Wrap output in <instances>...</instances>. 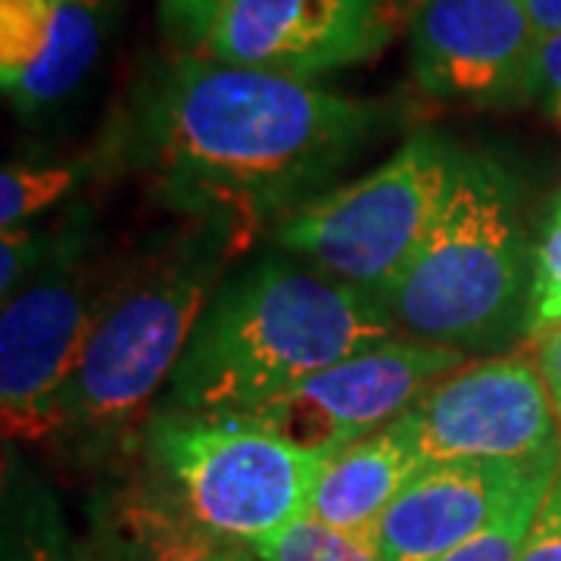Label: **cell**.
<instances>
[{
  "label": "cell",
  "mask_w": 561,
  "mask_h": 561,
  "mask_svg": "<svg viewBox=\"0 0 561 561\" xmlns=\"http://www.w3.org/2000/svg\"><path fill=\"white\" fill-rule=\"evenodd\" d=\"M383 119L316 79L184 54L135 91L119 147L162 206L241 238L324 194Z\"/></svg>",
  "instance_id": "obj_1"
},
{
  "label": "cell",
  "mask_w": 561,
  "mask_h": 561,
  "mask_svg": "<svg viewBox=\"0 0 561 561\" xmlns=\"http://www.w3.org/2000/svg\"><path fill=\"white\" fill-rule=\"evenodd\" d=\"M397 337L400 324L371 294L309 265L262 260L206 302L160 409L243 415Z\"/></svg>",
  "instance_id": "obj_2"
},
{
  "label": "cell",
  "mask_w": 561,
  "mask_h": 561,
  "mask_svg": "<svg viewBox=\"0 0 561 561\" xmlns=\"http://www.w3.org/2000/svg\"><path fill=\"white\" fill-rule=\"evenodd\" d=\"M241 238L221 225L165 247L122 272L62 397L57 440L81 456H106L131 440L179 365L225 256Z\"/></svg>",
  "instance_id": "obj_3"
},
{
  "label": "cell",
  "mask_w": 561,
  "mask_h": 561,
  "mask_svg": "<svg viewBox=\"0 0 561 561\" xmlns=\"http://www.w3.org/2000/svg\"><path fill=\"white\" fill-rule=\"evenodd\" d=\"M530 272L512 172L453 147L437 219L383 306L405 337L456 350L493 346L524 328Z\"/></svg>",
  "instance_id": "obj_4"
},
{
  "label": "cell",
  "mask_w": 561,
  "mask_h": 561,
  "mask_svg": "<svg viewBox=\"0 0 561 561\" xmlns=\"http://www.w3.org/2000/svg\"><path fill=\"white\" fill-rule=\"evenodd\" d=\"M153 486L187 518L253 546L309 515L328 456L300 449L238 415L157 409L147 421Z\"/></svg>",
  "instance_id": "obj_5"
},
{
  "label": "cell",
  "mask_w": 561,
  "mask_h": 561,
  "mask_svg": "<svg viewBox=\"0 0 561 561\" xmlns=\"http://www.w3.org/2000/svg\"><path fill=\"white\" fill-rule=\"evenodd\" d=\"M453 147L415 135L368 175L331 187L275 228L287 256L375 300L400 284L437 219Z\"/></svg>",
  "instance_id": "obj_6"
},
{
  "label": "cell",
  "mask_w": 561,
  "mask_h": 561,
  "mask_svg": "<svg viewBox=\"0 0 561 561\" xmlns=\"http://www.w3.org/2000/svg\"><path fill=\"white\" fill-rule=\"evenodd\" d=\"M201 57L319 79L378 57L393 38L383 0H175Z\"/></svg>",
  "instance_id": "obj_7"
},
{
  "label": "cell",
  "mask_w": 561,
  "mask_h": 561,
  "mask_svg": "<svg viewBox=\"0 0 561 561\" xmlns=\"http://www.w3.org/2000/svg\"><path fill=\"white\" fill-rule=\"evenodd\" d=\"M116 278L103 280L98 272H79L62 262L3 300L0 412L7 440H57L62 397L113 297Z\"/></svg>",
  "instance_id": "obj_8"
},
{
  "label": "cell",
  "mask_w": 561,
  "mask_h": 561,
  "mask_svg": "<svg viewBox=\"0 0 561 561\" xmlns=\"http://www.w3.org/2000/svg\"><path fill=\"white\" fill-rule=\"evenodd\" d=\"M465 362L468 353L456 346L397 337L324 368L238 419L334 459L346 446L400 419L431 383Z\"/></svg>",
  "instance_id": "obj_9"
},
{
  "label": "cell",
  "mask_w": 561,
  "mask_h": 561,
  "mask_svg": "<svg viewBox=\"0 0 561 561\" xmlns=\"http://www.w3.org/2000/svg\"><path fill=\"white\" fill-rule=\"evenodd\" d=\"M427 461L540 459L561 453V421L527 356L465 362L412 405Z\"/></svg>",
  "instance_id": "obj_10"
},
{
  "label": "cell",
  "mask_w": 561,
  "mask_h": 561,
  "mask_svg": "<svg viewBox=\"0 0 561 561\" xmlns=\"http://www.w3.org/2000/svg\"><path fill=\"white\" fill-rule=\"evenodd\" d=\"M537 44L524 0H415L409 16L412 76L446 103H527Z\"/></svg>",
  "instance_id": "obj_11"
},
{
  "label": "cell",
  "mask_w": 561,
  "mask_h": 561,
  "mask_svg": "<svg viewBox=\"0 0 561 561\" xmlns=\"http://www.w3.org/2000/svg\"><path fill=\"white\" fill-rule=\"evenodd\" d=\"M559 465L561 453L522 461H431L383 515L381 561H440L486 530L524 493L552 483Z\"/></svg>",
  "instance_id": "obj_12"
},
{
  "label": "cell",
  "mask_w": 561,
  "mask_h": 561,
  "mask_svg": "<svg viewBox=\"0 0 561 561\" xmlns=\"http://www.w3.org/2000/svg\"><path fill=\"white\" fill-rule=\"evenodd\" d=\"M103 0H0V84L22 113L69 98L101 54Z\"/></svg>",
  "instance_id": "obj_13"
},
{
  "label": "cell",
  "mask_w": 561,
  "mask_h": 561,
  "mask_svg": "<svg viewBox=\"0 0 561 561\" xmlns=\"http://www.w3.org/2000/svg\"><path fill=\"white\" fill-rule=\"evenodd\" d=\"M427 465L419 419L405 409L400 419L328 461L309 515L334 530L378 542L383 515Z\"/></svg>",
  "instance_id": "obj_14"
},
{
  "label": "cell",
  "mask_w": 561,
  "mask_h": 561,
  "mask_svg": "<svg viewBox=\"0 0 561 561\" xmlns=\"http://www.w3.org/2000/svg\"><path fill=\"white\" fill-rule=\"evenodd\" d=\"M88 556L91 561H256L247 546L187 518L153 483L101 500Z\"/></svg>",
  "instance_id": "obj_15"
},
{
  "label": "cell",
  "mask_w": 561,
  "mask_h": 561,
  "mask_svg": "<svg viewBox=\"0 0 561 561\" xmlns=\"http://www.w3.org/2000/svg\"><path fill=\"white\" fill-rule=\"evenodd\" d=\"M3 561H91L72 540L57 500L32 483L7 486L3 500Z\"/></svg>",
  "instance_id": "obj_16"
},
{
  "label": "cell",
  "mask_w": 561,
  "mask_h": 561,
  "mask_svg": "<svg viewBox=\"0 0 561 561\" xmlns=\"http://www.w3.org/2000/svg\"><path fill=\"white\" fill-rule=\"evenodd\" d=\"M256 561H381L378 542L359 540L306 515L268 540L247 546Z\"/></svg>",
  "instance_id": "obj_17"
},
{
  "label": "cell",
  "mask_w": 561,
  "mask_h": 561,
  "mask_svg": "<svg viewBox=\"0 0 561 561\" xmlns=\"http://www.w3.org/2000/svg\"><path fill=\"white\" fill-rule=\"evenodd\" d=\"M84 175L81 162L60 165H3L0 172V228H20L32 216L60 203Z\"/></svg>",
  "instance_id": "obj_18"
},
{
  "label": "cell",
  "mask_w": 561,
  "mask_h": 561,
  "mask_svg": "<svg viewBox=\"0 0 561 561\" xmlns=\"http://www.w3.org/2000/svg\"><path fill=\"white\" fill-rule=\"evenodd\" d=\"M561 324V194L542 228L540 247L534 250L530 294L524 312V334L537 341Z\"/></svg>",
  "instance_id": "obj_19"
},
{
  "label": "cell",
  "mask_w": 561,
  "mask_h": 561,
  "mask_svg": "<svg viewBox=\"0 0 561 561\" xmlns=\"http://www.w3.org/2000/svg\"><path fill=\"white\" fill-rule=\"evenodd\" d=\"M546 490H549V483L524 493L522 500L512 502L486 530L471 537L459 549H453L440 561H518L524 540H527V530L537 518V508H540Z\"/></svg>",
  "instance_id": "obj_20"
},
{
  "label": "cell",
  "mask_w": 561,
  "mask_h": 561,
  "mask_svg": "<svg viewBox=\"0 0 561 561\" xmlns=\"http://www.w3.org/2000/svg\"><path fill=\"white\" fill-rule=\"evenodd\" d=\"M79 247L72 241V234H66L62 241L50 238L47 231H32V228H7L0 234V294L3 300L16 297L22 284L38 272L47 260H66L69 253H76Z\"/></svg>",
  "instance_id": "obj_21"
},
{
  "label": "cell",
  "mask_w": 561,
  "mask_h": 561,
  "mask_svg": "<svg viewBox=\"0 0 561 561\" xmlns=\"http://www.w3.org/2000/svg\"><path fill=\"white\" fill-rule=\"evenodd\" d=\"M518 561H561V465L527 530Z\"/></svg>",
  "instance_id": "obj_22"
},
{
  "label": "cell",
  "mask_w": 561,
  "mask_h": 561,
  "mask_svg": "<svg viewBox=\"0 0 561 561\" xmlns=\"http://www.w3.org/2000/svg\"><path fill=\"white\" fill-rule=\"evenodd\" d=\"M530 101L542 103V110L561 122V32L546 35L537 44L534 72H530Z\"/></svg>",
  "instance_id": "obj_23"
},
{
  "label": "cell",
  "mask_w": 561,
  "mask_h": 561,
  "mask_svg": "<svg viewBox=\"0 0 561 561\" xmlns=\"http://www.w3.org/2000/svg\"><path fill=\"white\" fill-rule=\"evenodd\" d=\"M540 375L561 421V324L540 337Z\"/></svg>",
  "instance_id": "obj_24"
},
{
  "label": "cell",
  "mask_w": 561,
  "mask_h": 561,
  "mask_svg": "<svg viewBox=\"0 0 561 561\" xmlns=\"http://www.w3.org/2000/svg\"><path fill=\"white\" fill-rule=\"evenodd\" d=\"M540 38L561 32V0H524Z\"/></svg>",
  "instance_id": "obj_25"
},
{
  "label": "cell",
  "mask_w": 561,
  "mask_h": 561,
  "mask_svg": "<svg viewBox=\"0 0 561 561\" xmlns=\"http://www.w3.org/2000/svg\"><path fill=\"white\" fill-rule=\"evenodd\" d=\"M383 3H390L393 10H397V7H405V3H412V7H415V0H383Z\"/></svg>",
  "instance_id": "obj_26"
}]
</instances>
